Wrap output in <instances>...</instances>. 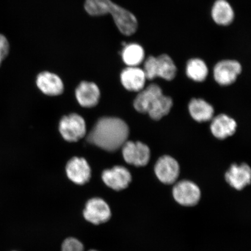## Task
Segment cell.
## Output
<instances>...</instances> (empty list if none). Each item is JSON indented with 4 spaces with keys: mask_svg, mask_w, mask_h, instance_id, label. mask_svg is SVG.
Here are the masks:
<instances>
[{
    "mask_svg": "<svg viewBox=\"0 0 251 251\" xmlns=\"http://www.w3.org/2000/svg\"><path fill=\"white\" fill-rule=\"evenodd\" d=\"M59 131L69 142H76L85 136L86 126L83 118L76 114L65 116L59 123Z\"/></svg>",
    "mask_w": 251,
    "mask_h": 251,
    "instance_id": "cell-5",
    "label": "cell"
},
{
    "mask_svg": "<svg viewBox=\"0 0 251 251\" xmlns=\"http://www.w3.org/2000/svg\"><path fill=\"white\" fill-rule=\"evenodd\" d=\"M162 94L159 86L155 84H151L138 94L134 102L135 109L141 113L148 112L153 102Z\"/></svg>",
    "mask_w": 251,
    "mask_h": 251,
    "instance_id": "cell-16",
    "label": "cell"
},
{
    "mask_svg": "<svg viewBox=\"0 0 251 251\" xmlns=\"http://www.w3.org/2000/svg\"><path fill=\"white\" fill-rule=\"evenodd\" d=\"M176 201L184 206H193L199 202L201 196L200 188L190 181L178 182L173 189Z\"/></svg>",
    "mask_w": 251,
    "mask_h": 251,
    "instance_id": "cell-6",
    "label": "cell"
},
{
    "mask_svg": "<svg viewBox=\"0 0 251 251\" xmlns=\"http://www.w3.org/2000/svg\"><path fill=\"white\" fill-rule=\"evenodd\" d=\"M237 124L234 119L222 114L213 119L211 126L212 133L219 139H224L233 135L236 129Z\"/></svg>",
    "mask_w": 251,
    "mask_h": 251,
    "instance_id": "cell-18",
    "label": "cell"
},
{
    "mask_svg": "<svg viewBox=\"0 0 251 251\" xmlns=\"http://www.w3.org/2000/svg\"><path fill=\"white\" fill-rule=\"evenodd\" d=\"M172 105L173 101L171 97L163 95L162 94L153 102L147 113L154 120H159L168 114Z\"/></svg>",
    "mask_w": 251,
    "mask_h": 251,
    "instance_id": "cell-21",
    "label": "cell"
},
{
    "mask_svg": "<svg viewBox=\"0 0 251 251\" xmlns=\"http://www.w3.org/2000/svg\"><path fill=\"white\" fill-rule=\"evenodd\" d=\"M66 172L69 179L79 186L87 183L92 177L90 166L83 158L71 159L66 167Z\"/></svg>",
    "mask_w": 251,
    "mask_h": 251,
    "instance_id": "cell-10",
    "label": "cell"
},
{
    "mask_svg": "<svg viewBox=\"0 0 251 251\" xmlns=\"http://www.w3.org/2000/svg\"><path fill=\"white\" fill-rule=\"evenodd\" d=\"M112 210L107 201L100 197L88 200L82 211L85 221L94 226L106 224L112 218Z\"/></svg>",
    "mask_w": 251,
    "mask_h": 251,
    "instance_id": "cell-4",
    "label": "cell"
},
{
    "mask_svg": "<svg viewBox=\"0 0 251 251\" xmlns=\"http://www.w3.org/2000/svg\"><path fill=\"white\" fill-rule=\"evenodd\" d=\"M100 90L95 83L82 81L77 87L76 97L78 103L86 108H92L98 103Z\"/></svg>",
    "mask_w": 251,
    "mask_h": 251,
    "instance_id": "cell-13",
    "label": "cell"
},
{
    "mask_svg": "<svg viewBox=\"0 0 251 251\" xmlns=\"http://www.w3.org/2000/svg\"><path fill=\"white\" fill-rule=\"evenodd\" d=\"M37 85L43 93L48 96L60 95L64 90L61 78L49 72H43L37 77Z\"/></svg>",
    "mask_w": 251,
    "mask_h": 251,
    "instance_id": "cell-15",
    "label": "cell"
},
{
    "mask_svg": "<svg viewBox=\"0 0 251 251\" xmlns=\"http://www.w3.org/2000/svg\"><path fill=\"white\" fill-rule=\"evenodd\" d=\"M189 111L191 117L200 122L211 120L214 113L212 106L202 99L191 100Z\"/></svg>",
    "mask_w": 251,
    "mask_h": 251,
    "instance_id": "cell-20",
    "label": "cell"
},
{
    "mask_svg": "<svg viewBox=\"0 0 251 251\" xmlns=\"http://www.w3.org/2000/svg\"><path fill=\"white\" fill-rule=\"evenodd\" d=\"M156 177L166 184L174 183L179 175L180 168L178 163L170 156L161 157L155 166Z\"/></svg>",
    "mask_w": 251,
    "mask_h": 251,
    "instance_id": "cell-11",
    "label": "cell"
},
{
    "mask_svg": "<svg viewBox=\"0 0 251 251\" xmlns=\"http://www.w3.org/2000/svg\"><path fill=\"white\" fill-rule=\"evenodd\" d=\"M186 73L191 79L196 81H202L208 76V67L202 59H191L187 62Z\"/></svg>",
    "mask_w": 251,
    "mask_h": 251,
    "instance_id": "cell-22",
    "label": "cell"
},
{
    "mask_svg": "<svg viewBox=\"0 0 251 251\" xmlns=\"http://www.w3.org/2000/svg\"><path fill=\"white\" fill-rule=\"evenodd\" d=\"M143 71L148 79L160 77L166 80H172L176 75L177 68L171 56L164 54L158 57L150 56L147 58L144 62Z\"/></svg>",
    "mask_w": 251,
    "mask_h": 251,
    "instance_id": "cell-3",
    "label": "cell"
},
{
    "mask_svg": "<svg viewBox=\"0 0 251 251\" xmlns=\"http://www.w3.org/2000/svg\"><path fill=\"white\" fill-rule=\"evenodd\" d=\"M122 153L128 164L143 166L148 164L150 158L149 147L141 142L126 141L122 146Z\"/></svg>",
    "mask_w": 251,
    "mask_h": 251,
    "instance_id": "cell-7",
    "label": "cell"
},
{
    "mask_svg": "<svg viewBox=\"0 0 251 251\" xmlns=\"http://www.w3.org/2000/svg\"><path fill=\"white\" fill-rule=\"evenodd\" d=\"M129 129L122 119L117 118H102L88 135L87 140L107 151L113 152L120 149L126 142Z\"/></svg>",
    "mask_w": 251,
    "mask_h": 251,
    "instance_id": "cell-1",
    "label": "cell"
},
{
    "mask_svg": "<svg viewBox=\"0 0 251 251\" xmlns=\"http://www.w3.org/2000/svg\"><path fill=\"white\" fill-rule=\"evenodd\" d=\"M102 180L106 186L114 191L126 189L131 181L130 172L123 166L106 169L102 174Z\"/></svg>",
    "mask_w": 251,
    "mask_h": 251,
    "instance_id": "cell-8",
    "label": "cell"
},
{
    "mask_svg": "<svg viewBox=\"0 0 251 251\" xmlns=\"http://www.w3.org/2000/svg\"><path fill=\"white\" fill-rule=\"evenodd\" d=\"M211 15L213 21L221 26H228L234 19L233 9L226 0H216L212 8Z\"/></svg>",
    "mask_w": 251,
    "mask_h": 251,
    "instance_id": "cell-17",
    "label": "cell"
},
{
    "mask_svg": "<svg viewBox=\"0 0 251 251\" xmlns=\"http://www.w3.org/2000/svg\"></svg>",
    "mask_w": 251,
    "mask_h": 251,
    "instance_id": "cell-26",
    "label": "cell"
},
{
    "mask_svg": "<svg viewBox=\"0 0 251 251\" xmlns=\"http://www.w3.org/2000/svg\"><path fill=\"white\" fill-rule=\"evenodd\" d=\"M84 9L87 14L93 17L110 14L118 29L124 35H133L137 30L139 24L135 15L112 0H86Z\"/></svg>",
    "mask_w": 251,
    "mask_h": 251,
    "instance_id": "cell-2",
    "label": "cell"
},
{
    "mask_svg": "<svg viewBox=\"0 0 251 251\" xmlns=\"http://www.w3.org/2000/svg\"><path fill=\"white\" fill-rule=\"evenodd\" d=\"M9 50H10V45H9L8 40L4 34L0 33V66L7 57Z\"/></svg>",
    "mask_w": 251,
    "mask_h": 251,
    "instance_id": "cell-24",
    "label": "cell"
},
{
    "mask_svg": "<svg viewBox=\"0 0 251 251\" xmlns=\"http://www.w3.org/2000/svg\"><path fill=\"white\" fill-rule=\"evenodd\" d=\"M251 171L246 164L233 165L225 175L226 180L237 190H243L251 183Z\"/></svg>",
    "mask_w": 251,
    "mask_h": 251,
    "instance_id": "cell-12",
    "label": "cell"
},
{
    "mask_svg": "<svg viewBox=\"0 0 251 251\" xmlns=\"http://www.w3.org/2000/svg\"><path fill=\"white\" fill-rule=\"evenodd\" d=\"M242 71L239 62L235 60H223L215 65L213 74L215 79L223 86L233 83Z\"/></svg>",
    "mask_w": 251,
    "mask_h": 251,
    "instance_id": "cell-9",
    "label": "cell"
},
{
    "mask_svg": "<svg viewBox=\"0 0 251 251\" xmlns=\"http://www.w3.org/2000/svg\"><path fill=\"white\" fill-rule=\"evenodd\" d=\"M61 251H85V247L78 238L68 237L63 240L61 244Z\"/></svg>",
    "mask_w": 251,
    "mask_h": 251,
    "instance_id": "cell-23",
    "label": "cell"
},
{
    "mask_svg": "<svg viewBox=\"0 0 251 251\" xmlns=\"http://www.w3.org/2000/svg\"><path fill=\"white\" fill-rule=\"evenodd\" d=\"M121 79L125 89L132 92H139L143 89L147 78L141 69L128 67L122 72Z\"/></svg>",
    "mask_w": 251,
    "mask_h": 251,
    "instance_id": "cell-14",
    "label": "cell"
},
{
    "mask_svg": "<svg viewBox=\"0 0 251 251\" xmlns=\"http://www.w3.org/2000/svg\"><path fill=\"white\" fill-rule=\"evenodd\" d=\"M122 58L128 67H137L145 58V51L139 44L126 45L122 51Z\"/></svg>",
    "mask_w": 251,
    "mask_h": 251,
    "instance_id": "cell-19",
    "label": "cell"
},
{
    "mask_svg": "<svg viewBox=\"0 0 251 251\" xmlns=\"http://www.w3.org/2000/svg\"><path fill=\"white\" fill-rule=\"evenodd\" d=\"M87 251H99L95 250V249H90L89 250H88Z\"/></svg>",
    "mask_w": 251,
    "mask_h": 251,
    "instance_id": "cell-25",
    "label": "cell"
}]
</instances>
